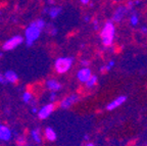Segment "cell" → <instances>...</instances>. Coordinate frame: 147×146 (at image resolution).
Instances as JSON below:
<instances>
[{
    "mask_svg": "<svg viewBox=\"0 0 147 146\" xmlns=\"http://www.w3.org/2000/svg\"><path fill=\"white\" fill-rule=\"evenodd\" d=\"M115 28L111 22H106L105 26L101 31V40L104 46H110L115 39Z\"/></svg>",
    "mask_w": 147,
    "mask_h": 146,
    "instance_id": "6da1fadb",
    "label": "cell"
},
{
    "mask_svg": "<svg viewBox=\"0 0 147 146\" xmlns=\"http://www.w3.org/2000/svg\"><path fill=\"white\" fill-rule=\"evenodd\" d=\"M41 29L37 27L35 25L34 22L30 24V26L26 29L25 31V35H26V43H27V46H32L34 44V42L36 41L37 39L39 38L40 35H41Z\"/></svg>",
    "mask_w": 147,
    "mask_h": 146,
    "instance_id": "7a4b0ae2",
    "label": "cell"
},
{
    "mask_svg": "<svg viewBox=\"0 0 147 146\" xmlns=\"http://www.w3.org/2000/svg\"><path fill=\"white\" fill-rule=\"evenodd\" d=\"M74 62L73 57H58L54 62L55 71L58 74H64L71 68Z\"/></svg>",
    "mask_w": 147,
    "mask_h": 146,
    "instance_id": "3957f363",
    "label": "cell"
},
{
    "mask_svg": "<svg viewBox=\"0 0 147 146\" xmlns=\"http://www.w3.org/2000/svg\"><path fill=\"white\" fill-rule=\"evenodd\" d=\"M24 42V38L21 35H16V36L9 38L8 40L3 43L2 49L4 51H9V50H13L14 48L18 47V45H21Z\"/></svg>",
    "mask_w": 147,
    "mask_h": 146,
    "instance_id": "277c9868",
    "label": "cell"
},
{
    "mask_svg": "<svg viewBox=\"0 0 147 146\" xmlns=\"http://www.w3.org/2000/svg\"><path fill=\"white\" fill-rule=\"evenodd\" d=\"M54 108H55V105H54V103H52V102L44 105V106H42V107L38 110V112H37L38 118H39L40 120L47 119V118H48V116L53 112Z\"/></svg>",
    "mask_w": 147,
    "mask_h": 146,
    "instance_id": "5b68a950",
    "label": "cell"
},
{
    "mask_svg": "<svg viewBox=\"0 0 147 146\" xmlns=\"http://www.w3.org/2000/svg\"><path fill=\"white\" fill-rule=\"evenodd\" d=\"M78 100H79V96L77 94H71V95L67 96V97H65V98L60 101L59 106L61 108H63V110H67V108L71 107L73 104H75Z\"/></svg>",
    "mask_w": 147,
    "mask_h": 146,
    "instance_id": "8992f818",
    "label": "cell"
},
{
    "mask_svg": "<svg viewBox=\"0 0 147 146\" xmlns=\"http://www.w3.org/2000/svg\"><path fill=\"white\" fill-rule=\"evenodd\" d=\"M91 76H92V73L89 68H83V69H81L80 71L78 72V74H77L78 80L82 83L87 82L90 78H91Z\"/></svg>",
    "mask_w": 147,
    "mask_h": 146,
    "instance_id": "52a82bcc",
    "label": "cell"
},
{
    "mask_svg": "<svg viewBox=\"0 0 147 146\" xmlns=\"http://www.w3.org/2000/svg\"><path fill=\"white\" fill-rule=\"evenodd\" d=\"M12 133L8 127L4 125H0V140L3 141H8L11 139Z\"/></svg>",
    "mask_w": 147,
    "mask_h": 146,
    "instance_id": "ba28073f",
    "label": "cell"
},
{
    "mask_svg": "<svg viewBox=\"0 0 147 146\" xmlns=\"http://www.w3.org/2000/svg\"><path fill=\"white\" fill-rule=\"evenodd\" d=\"M126 100H127V96H119V97L115 98V100H113L110 103H108L106 108H107V110H113L117 107H119V106H121Z\"/></svg>",
    "mask_w": 147,
    "mask_h": 146,
    "instance_id": "9c48e42d",
    "label": "cell"
},
{
    "mask_svg": "<svg viewBox=\"0 0 147 146\" xmlns=\"http://www.w3.org/2000/svg\"><path fill=\"white\" fill-rule=\"evenodd\" d=\"M46 87H47V89L50 90V91L56 92L61 89V84H60L59 82H57L56 80H54V79H50V80L46 81Z\"/></svg>",
    "mask_w": 147,
    "mask_h": 146,
    "instance_id": "30bf717a",
    "label": "cell"
},
{
    "mask_svg": "<svg viewBox=\"0 0 147 146\" xmlns=\"http://www.w3.org/2000/svg\"><path fill=\"white\" fill-rule=\"evenodd\" d=\"M126 11H127L126 7L119 6V8H117V10H115V14H113V20L115 22H117V23H119V22L122 21V18L125 16V14H126Z\"/></svg>",
    "mask_w": 147,
    "mask_h": 146,
    "instance_id": "8fae6325",
    "label": "cell"
},
{
    "mask_svg": "<svg viewBox=\"0 0 147 146\" xmlns=\"http://www.w3.org/2000/svg\"><path fill=\"white\" fill-rule=\"evenodd\" d=\"M4 78L6 82L9 83H16V81L18 80V76L16 72L13 71H7L6 73L4 74Z\"/></svg>",
    "mask_w": 147,
    "mask_h": 146,
    "instance_id": "7c38bea8",
    "label": "cell"
},
{
    "mask_svg": "<svg viewBox=\"0 0 147 146\" xmlns=\"http://www.w3.org/2000/svg\"><path fill=\"white\" fill-rule=\"evenodd\" d=\"M45 137L47 140H49V141H55L56 140V133H55V131L53 130L52 128H50V127H48V128L45 129Z\"/></svg>",
    "mask_w": 147,
    "mask_h": 146,
    "instance_id": "4fadbf2b",
    "label": "cell"
},
{
    "mask_svg": "<svg viewBox=\"0 0 147 146\" xmlns=\"http://www.w3.org/2000/svg\"><path fill=\"white\" fill-rule=\"evenodd\" d=\"M31 136H32V139L34 140L36 143H41V141H42L41 132H40V130L38 128L31 131Z\"/></svg>",
    "mask_w": 147,
    "mask_h": 146,
    "instance_id": "5bb4252c",
    "label": "cell"
},
{
    "mask_svg": "<svg viewBox=\"0 0 147 146\" xmlns=\"http://www.w3.org/2000/svg\"><path fill=\"white\" fill-rule=\"evenodd\" d=\"M60 12H61V7H51L48 10L49 16L52 18H55L56 16H58Z\"/></svg>",
    "mask_w": 147,
    "mask_h": 146,
    "instance_id": "9a60e30c",
    "label": "cell"
},
{
    "mask_svg": "<svg viewBox=\"0 0 147 146\" xmlns=\"http://www.w3.org/2000/svg\"><path fill=\"white\" fill-rule=\"evenodd\" d=\"M96 83H97V77L96 76H91V78L86 82V86H87V88H92V87L95 86Z\"/></svg>",
    "mask_w": 147,
    "mask_h": 146,
    "instance_id": "2e32d148",
    "label": "cell"
},
{
    "mask_svg": "<svg viewBox=\"0 0 147 146\" xmlns=\"http://www.w3.org/2000/svg\"><path fill=\"white\" fill-rule=\"evenodd\" d=\"M32 98H33V95H32V93H31V92L27 91V92H25V93L23 94V100H24V102H25V103H29L31 100H32Z\"/></svg>",
    "mask_w": 147,
    "mask_h": 146,
    "instance_id": "e0dca14e",
    "label": "cell"
},
{
    "mask_svg": "<svg viewBox=\"0 0 147 146\" xmlns=\"http://www.w3.org/2000/svg\"><path fill=\"white\" fill-rule=\"evenodd\" d=\"M139 23V18H138L137 14H133L131 16V25L132 26H137Z\"/></svg>",
    "mask_w": 147,
    "mask_h": 146,
    "instance_id": "ac0fdd59",
    "label": "cell"
},
{
    "mask_svg": "<svg viewBox=\"0 0 147 146\" xmlns=\"http://www.w3.org/2000/svg\"><path fill=\"white\" fill-rule=\"evenodd\" d=\"M16 141H18V145H25L26 144V138L24 137V136H18V139H16Z\"/></svg>",
    "mask_w": 147,
    "mask_h": 146,
    "instance_id": "d6986e66",
    "label": "cell"
},
{
    "mask_svg": "<svg viewBox=\"0 0 147 146\" xmlns=\"http://www.w3.org/2000/svg\"><path fill=\"white\" fill-rule=\"evenodd\" d=\"M115 66V60H110L109 62H108L106 66H104V68H105V71H110V70L113 69V66Z\"/></svg>",
    "mask_w": 147,
    "mask_h": 146,
    "instance_id": "ffe728a7",
    "label": "cell"
},
{
    "mask_svg": "<svg viewBox=\"0 0 147 146\" xmlns=\"http://www.w3.org/2000/svg\"><path fill=\"white\" fill-rule=\"evenodd\" d=\"M56 97H57V95H56V92L54 91H51L50 95H49V98H50L51 101H54L56 100Z\"/></svg>",
    "mask_w": 147,
    "mask_h": 146,
    "instance_id": "44dd1931",
    "label": "cell"
},
{
    "mask_svg": "<svg viewBox=\"0 0 147 146\" xmlns=\"http://www.w3.org/2000/svg\"><path fill=\"white\" fill-rule=\"evenodd\" d=\"M0 83H2V84L7 83L6 80H5V78H4V75H2V74H0Z\"/></svg>",
    "mask_w": 147,
    "mask_h": 146,
    "instance_id": "7402d4cb",
    "label": "cell"
},
{
    "mask_svg": "<svg viewBox=\"0 0 147 146\" xmlns=\"http://www.w3.org/2000/svg\"><path fill=\"white\" fill-rule=\"evenodd\" d=\"M141 32H142L143 34L147 35V26H143V27L141 28Z\"/></svg>",
    "mask_w": 147,
    "mask_h": 146,
    "instance_id": "603a6c76",
    "label": "cell"
},
{
    "mask_svg": "<svg viewBox=\"0 0 147 146\" xmlns=\"http://www.w3.org/2000/svg\"><path fill=\"white\" fill-rule=\"evenodd\" d=\"M81 64H82L83 66H89V64H90V62H88V60H82V62H81Z\"/></svg>",
    "mask_w": 147,
    "mask_h": 146,
    "instance_id": "cb8c5ba5",
    "label": "cell"
},
{
    "mask_svg": "<svg viewBox=\"0 0 147 146\" xmlns=\"http://www.w3.org/2000/svg\"><path fill=\"white\" fill-rule=\"evenodd\" d=\"M81 2H82L83 4H88V3L90 2V0H81Z\"/></svg>",
    "mask_w": 147,
    "mask_h": 146,
    "instance_id": "d4e9b609",
    "label": "cell"
},
{
    "mask_svg": "<svg viewBox=\"0 0 147 146\" xmlns=\"http://www.w3.org/2000/svg\"><path fill=\"white\" fill-rule=\"evenodd\" d=\"M32 112H33V114H36V112H38V110H37L36 106H34V107L32 108Z\"/></svg>",
    "mask_w": 147,
    "mask_h": 146,
    "instance_id": "484cf974",
    "label": "cell"
},
{
    "mask_svg": "<svg viewBox=\"0 0 147 146\" xmlns=\"http://www.w3.org/2000/svg\"><path fill=\"white\" fill-rule=\"evenodd\" d=\"M84 20H85V22H89L90 21V16H85V18H84Z\"/></svg>",
    "mask_w": 147,
    "mask_h": 146,
    "instance_id": "4316f807",
    "label": "cell"
},
{
    "mask_svg": "<svg viewBox=\"0 0 147 146\" xmlns=\"http://www.w3.org/2000/svg\"><path fill=\"white\" fill-rule=\"evenodd\" d=\"M128 5H129V7H130V8H132V6H133V2H132V1H130V2L128 3Z\"/></svg>",
    "mask_w": 147,
    "mask_h": 146,
    "instance_id": "83f0119b",
    "label": "cell"
},
{
    "mask_svg": "<svg viewBox=\"0 0 147 146\" xmlns=\"http://www.w3.org/2000/svg\"><path fill=\"white\" fill-rule=\"evenodd\" d=\"M84 140H89V135L86 134L85 136H84Z\"/></svg>",
    "mask_w": 147,
    "mask_h": 146,
    "instance_id": "f1b7e54d",
    "label": "cell"
},
{
    "mask_svg": "<svg viewBox=\"0 0 147 146\" xmlns=\"http://www.w3.org/2000/svg\"><path fill=\"white\" fill-rule=\"evenodd\" d=\"M85 146H95V145L93 143H88V144H86Z\"/></svg>",
    "mask_w": 147,
    "mask_h": 146,
    "instance_id": "f546056e",
    "label": "cell"
},
{
    "mask_svg": "<svg viewBox=\"0 0 147 146\" xmlns=\"http://www.w3.org/2000/svg\"><path fill=\"white\" fill-rule=\"evenodd\" d=\"M0 14H1V11H0Z\"/></svg>",
    "mask_w": 147,
    "mask_h": 146,
    "instance_id": "4dcf8cb0",
    "label": "cell"
},
{
    "mask_svg": "<svg viewBox=\"0 0 147 146\" xmlns=\"http://www.w3.org/2000/svg\"><path fill=\"white\" fill-rule=\"evenodd\" d=\"M146 146H147V144H146Z\"/></svg>",
    "mask_w": 147,
    "mask_h": 146,
    "instance_id": "1f68e13d",
    "label": "cell"
}]
</instances>
